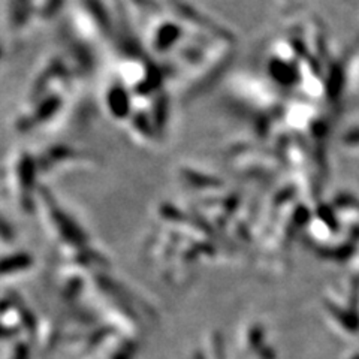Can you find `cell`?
I'll return each instance as SVG.
<instances>
[{
  "label": "cell",
  "instance_id": "cell-1",
  "mask_svg": "<svg viewBox=\"0 0 359 359\" xmlns=\"http://www.w3.org/2000/svg\"><path fill=\"white\" fill-rule=\"evenodd\" d=\"M141 17L142 47L171 90L198 87L232 51L226 29L183 5H150Z\"/></svg>",
  "mask_w": 359,
  "mask_h": 359
}]
</instances>
